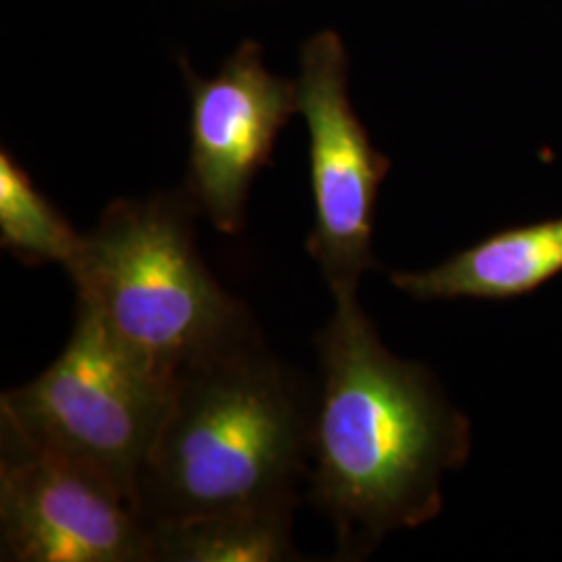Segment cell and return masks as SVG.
Listing matches in <instances>:
<instances>
[{"instance_id":"cell-1","label":"cell","mask_w":562,"mask_h":562,"mask_svg":"<svg viewBox=\"0 0 562 562\" xmlns=\"http://www.w3.org/2000/svg\"><path fill=\"white\" fill-rule=\"evenodd\" d=\"M317 352L306 496L334 525L338 559L359 561L442 513L443 475L469 459L471 423L423 362L383 346L359 294L336 299Z\"/></svg>"},{"instance_id":"cell-2","label":"cell","mask_w":562,"mask_h":562,"mask_svg":"<svg viewBox=\"0 0 562 562\" xmlns=\"http://www.w3.org/2000/svg\"><path fill=\"white\" fill-rule=\"evenodd\" d=\"M315 392L262 334L181 373L144 462L150 529L250 508H296L311 467Z\"/></svg>"},{"instance_id":"cell-3","label":"cell","mask_w":562,"mask_h":562,"mask_svg":"<svg viewBox=\"0 0 562 562\" xmlns=\"http://www.w3.org/2000/svg\"><path fill=\"white\" fill-rule=\"evenodd\" d=\"M201 217L186 188L113 201L65 267L76 306L125 352L178 382L181 373L261 334L196 246Z\"/></svg>"},{"instance_id":"cell-4","label":"cell","mask_w":562,"mask_h":562,"mask_svg":"<svg viewBox=\"0 0 562 562\" xmlns=\"http://www.w3.org/2000/svg\"><path fill=\"white\" fill-rule=\"evenodd\" d=\"M173 387L76 306L71 338L57 361L2 394L0 427L90 462L136 504L138 477Z\"/></svg>"},{"instance_id":"cell-5","label":"cell","mask_w":562,"mask_h":562,"mask_svg":"<svg viewBox=\"0 0 562 562\" xmlns=\"http://www.w3.org/2000/svg\"><path fill=\"white\" fill-rule=\"evenodd\" d=\"M0 561L157 562L155 536L109 475L0 427Z\"/></svg>"},{"instance_id":"cell-6","label":"cell","mask_w":562,"mask_h":562,"mask_svg":"<svg viewBox=\"0 0 562 562\" xmlns=\"http://www.w3.org/2000/svg\"><path fill=\"white\" fill-rule=\"evenodd\" d=\"M299 109L308 130L313 229L306 250L334 299L359 294L378 267L373 227L392 162L369 138L348 94V55L336 32H319L301 55Z\"/></svg>"},{"instance_id":"cell-7","label":"cell","mask_w":562,"mask_h":562,"mask_svg":"<svg viewBox=\"0 0 562 562\" xmlns=\"http://www.w3.org/2000/svg\"><path fill=\"white\" fill-rule=\"evenodd\" d=\"M190 88V169L186 192L201 217L227 236L246 223L252 181L271 161L281 127L299 115V86L269 71L257 42H244L220 74L183 69Z\"/></svg>"},{"instance_id":"cell-8","label":"cell","mask_w":562,"mask_h":562,"mask_svg":"<svg viewBox=\"0 0 562 562\" xmlns=\"http://www.w3.org/2000/svg\"><path fill=\"white\" fill-rule=\"evenodd\" d=\"M562 273V217L490 234L423 271H394L392 283L415 301H510Z\"/></svg>"},{"instance_id":"cell-9","label":"cell","mask_w":562,"mask_h":562,"mask_svg":"<svg viewBox=\"0 0 562 562\" xmlns=\"http://www.w3.org/2000/svg\"><path fill=\"white\" fill-rule=\"evenodd\" d=\"M296 508H250L153 529L157 562L302 561L292 527Z\"/></svg>"},{"instance_id":"cell-10","label":"cell","mask_w":562,"mask_h":562,"mask_svg":"<svg viewBox=\"0 0 562 562\" xmlns=\"http://www.w3.org/2000/svg\"><path fill=\"white\" fill-rule=\"evenodd\" d=\"M83 234L48 201L18 159L0 153V246L27 265L67 267L80 250Z\"/></svg>"}]
</instances>
